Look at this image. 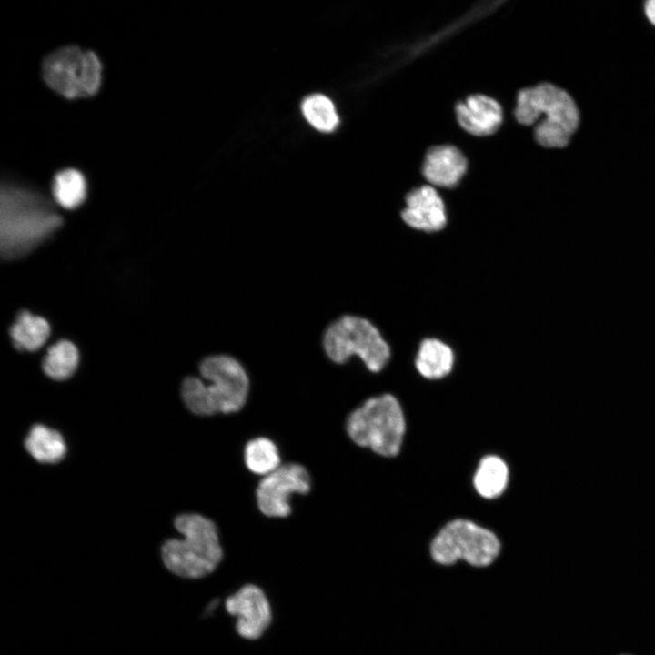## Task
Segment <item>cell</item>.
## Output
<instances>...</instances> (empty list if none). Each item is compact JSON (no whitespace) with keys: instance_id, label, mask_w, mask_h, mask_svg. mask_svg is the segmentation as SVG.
Listing matches in <instances>:
<instances>
[{"instance_id":"cell-6","label":"cell","mask_w":655,"mask_h":655,"mask_svg":"<svg viewBox=\"0 0 655 655\" xmlns=\"http://www.w3.org/2000/svg\"><path fill=\"white\" fill-rule=\"evenodd\" d=\"M499 551L500 542L492 531L463 519L446 524L430 546L432 559L441 565L462 559L474 567H487Z\"/></svg>"},{"instance_id":"cell-9","label":"cell","mask_w":655,"mask_h":655,"mask_svg":"<svg viewBox=\"0 0 655 655\" xmlns=\"http://www.w3.org/2000/svg\"><path fill=\"white\" fill-rule=\"evenodd\" d=\"M311 489L307 470L299 464L279 466L259 482L256 497L259 510L266 516L287 517L291 513L292 494H307Z\"/></svg>"},{"instance_id":"cell-10","label":"cell","mask_w":655,"mask_h":655,"mask_svg":"<svg viewBox=\"0 0 655 655\" xmlns=\"http://www.w3.org/2000/svg\"><path fill=\"white\" fill-rule=\"evenodd\" d=\"M225 607L237 618L236 630L246 640L260 638L270 624L269 601L264 591L254 584H247L230 595Z\"/></svg>"},{"instance_id":"cell-2","label":"cell","mask_w":655,"mask_h":655,"mask_svg":"<svg viewBox=\"0 0 655 655\" xmlns=\"http://www.w3.org/2000/svg\"><path fill=\"white\" fill-rule=\"evenodd\" d=\"M517 121L534 127V137L542 146H566L579 124V109L562 88L541 83L518 93L514 110Z\"/></svg>"},{"instance_id":"cell-4","label":"cell","mask_w":655,"mask_h":655,"mask_svg":"<svg viewBox=\"0 0 655 655\" xmlns=\"http://www.w3.org/2000/svg\"><path fill=\"white\" fill-rule=\"evenodd\" d=\"M346 429L358 446L369 448L384 457H394L405 433L401 407L390 394L368 398L348 418Z\"/></svg>"},{"instance_id":"cell-20","label":"cell","mask_w":655,"mask_h":655,"mask_svg":"<svg viewBox=\"0 0 655 655\" xmlns=\"http://www.w3.org/2000/svg\"><path fill=\"white\" fill-rule=\"evenodd\" d=\"M244 459L247 469L258 475H268L279 467L280 456L276 444L267 438H257L247 443Z\"/></svg>"},{"instance_id":"cell-19","label":"cell","mask_w":655,"mask_h":655,"mask_svg":"<svg viewBox=\"0 0 655 655\" xmlns=\"http://www.w3.org/2000/svg\"><path fill=\"white\" fill-rule=\"evenodd\" d=\"M78 360L76 347L70 341L61 340L48 349L43 361V368L51 378L63 380L73 375Z\"/></svg>"},{"instance_id":"cell-12","label":"cell","mask_w":655,"mask_h":655,"mask_svg":"<svg viewBox=\"0 0 655 655\" xmlns=\"http://www.w3.org/2000/svg\"><path fill=\"white\" fill-rule=\"evenodd\" d=\"M459 126L468 133L477 136L494 134L503 121V110L494 98L476 94L469 96L455 106Z\"/></svg>"},{"instance_id":"cell-7","label":"cell","mask_w":655,"mask_h":655,"mask_svg":"<svg viewBox=\"0 0 655 655\" xmlns=\"http://www.w3.org/2000/svg\"><path fill=\"white\" fill-rule=\"evenodd\" d=\"M102 66L92 51L66 46L50 54L43 63L45 83L67 98L95 95L100 87Z\"/></svg>"},{"instance_id":"cell-15","label":"cell","mask_w":655,"mask_h":655,"mask_svg":"<svg viewBox=\"0 0 655 655\" xmlns=\"http://www.w3.org/2000/svg\"><path fill=\"white\" fill-rule=\"evenodd\" d=\"M25 446L35 459L43 463L58 462L66 452L61 434L43 425H35L31 428Z\"/></svg>"},{"instance_id":"cell-17","label":"cell","mask_w":655,"mask_h":655,"mask_svg":"<svg viewBox=\"0 0 655 655\" xmlns=\"http://www.w3.org/2000/svg\"><path fill=\"white\" fill-rule=\"evenodd\" d=\"M50 334L47 321L31 313L21 312L11 327L10 335L18 349L34 351L41 348Z\"/></svg>"},{"instance_id":"cell-3","label":"cell","mask_w":655,"mask_h":655,"mask_svg":"<svg viewBox=\"0 0 655 655\" xmlns=\"http://www.w3.org/2000/svg\"><path fill=\"white\" fill-rule=\"evenodd\" d=\"M175 528L183 539H169L161 547L164 567L172 575L198 579L212 573L223 558L215 523L198 514H182Z\"/></svg>"},{"instance_id":"cell-22","label":"cell","mask_w":655,"mask_h":655,"mask_svg":"<svg viewBox=\"0 0 655 655\" xmlns=\"http://www.w3.org/2000/svg\"><path fill=\"white\" fill-rule=\"evenodd\" d=\"M182 398L190 411L200 416L213 415L205 383L195 377L186 378L182 384Z\"/></svg>"},{"instance_id":"cell-16","label":"cell","mask_w":655,"mask_h":655,"mask_svg":"<svg viewBox=\"0 0 655 655\" xmlns=\"http://www.w3.org/2000/svg\"><path fill=\"white\" fill-rule=\"evenodd\" d=\"M509 480V469L504 460L497 456L484 457L475 472L473 483L477 492L486 499L501 495Z\"/></svg>"},{"instance_id":"cell-18","label":"cell","mask_w":655,"mask_h":655,"mask_svg":"<svg viewBox=\"0 0 655 655\" xmlns=\"http://www.w3.org/2000/svg\"><path fill=\"white\" fill-rule=\"evenodd\" d=\"M55 201L64 208L79 207L86 196V182L76 169L68 168L57 173L52 186Z\"/></svg>"},{"instance_id":"cell-23","label":"cell","mask_w":655,"mask_h":655,"mask_svg":"<svg viewBox=\"0 0 655 655\" xmlns=\"http://www.w3.org/2000/svg\"><path fill=\"white\" fill-rule=\"evenodd\" d=\"M645 13L648 19L655 25V0H650L646 3Z\"/></svg>"},{"instance_id":"cell-21","label":"cell","mask_w":655,"mask_h":655,"mask_svg":"<svg viewBox=\"0 0 655 655\" xmlns=\"http://www.w3.org/2000/svg\"><path fill=\"white\" fill-rule=\"evenodd\" d=\"M303 116L316 129L332 132L339 119L333 102L324 95L315 94L304 99L301 105Z\"/></svg>"},{"instance_id":"cell-1","label":"cell","mask_w":655,"mask_h":655,"mask_svg":"<svg viewBox=\"0 0 655 655\" xmlns=\"http://www.w3.org/2000/svg\"><path fill=\"white\" fill-rule=\"evenodd\" d=\"M62 219L37 194L6 185L1 190V253L21 257L45 239Z\"/></svg>"},{"instance_id":"cell-13","label":"cell","mask_w":655,"mask_h":655,"mask_svg":"<svg viewBox=\"0 0 655 655\" xmlns=\"http://www.w3.org/2000/svg\"><path fill=\"white\" fill-rule=\"evenodd\" d=\"M468 162L455 146L440 145L430 147L425 155L422 174L433 186L454 187L467 171Z\"/></svg>"},{"instance_id":"cell-5","label":"cell","mask_w":655,"mask_h":655,"mask_svg":"<svg viewBox=\"0 0 655 655\" xmlns=\"http://www.w3.org/2000/svg\"><path fill=\"white\" fill-rule=\"evenodd\" d=\"M323 347L333 362L343 364L357 355L372 372L380 371L390 358L389 346L378 329L358 316L347 315L334 321L324 334Z\"/></svg>"},{"instance_id":"cell-14","label":"cell","mask_w":655,"mask_h":655,"mask_svg":"<svg viewBox=\"0 0 655 655\" xmlns=\"http://www.w3.org/2000/svg\"><path fill=\"white\" fill-rule=\"evenodd\" d=\"M453 364V350L445 342L438 338H426L420 343L415 365L424 378H444L451 371Z\"/></svg>"},{"instance_id":"cell-11","label":"cell","mask_w":655,"mask_h":655,"mask_svg":"<svg viewBox=\"0 0 655 655\" xmlns=\"http://www.w3.org/2000/svg\"><path fill=\"white\" fill-rule=\"evenodd\" d=\"M401 217L410 227L426 232L438 231L447 223L444 201L431 185L420 186L408 193Z\"/></svg>"},{"instance_id":"cell-8","label":"cell","mask_w":655,"mask_h":655,"mask_svg":"<svg viewBox=\"0 0 655 655\" xmlns=\"http://www.w3.org/2000/svg\"><path fill=\"white\" fill-rule=\"evenodd\" d=\"M201 376L209 382L206 391L213 415L233 413L245 405L249 380L243 366L233 357L206 358L199 366Z\"/></svg>"}]
</instances>
